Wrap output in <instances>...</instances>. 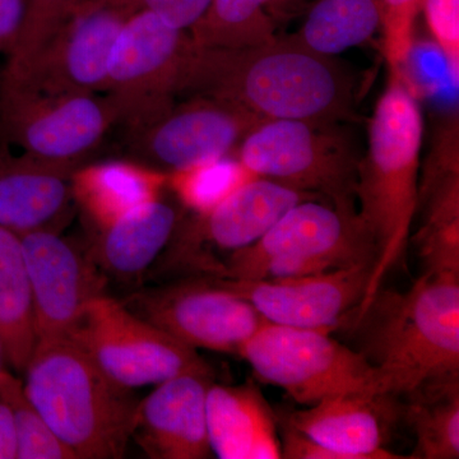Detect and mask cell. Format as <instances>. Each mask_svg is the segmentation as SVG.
<instances>
[{
    "label": "cell",
    "mask_w": 459,
    "mask_h": 459,
    "mask_svg": "<svg viewBox=\"0 0 459 459\" xmlns=\"http://www.w3.org/2000/svg\"><path fill=\"white\" fill-rule=\"evenodd\" d=\"M0 400L13 416L17 459H75L26 394L23 380L0 369Z\"/></svg>",
    "instance_id": "obj_29"
},
{
    "label": "cell",
    "mask_w": 459,
    "mask_h": 459,
    "mask_svg": "<svg viewBox=\"0 0 459 459\" xmlns=\"http://www.w3.org/2000/svg\"><path fill=\"white\" fill-rule=\"evenodd\" d=\"M26 394L75 459H117L132 440L140 401L69 338L36 344Z\"/></svg>",
    "instance_id": "obj_4"
},
{
    "label": "cell",
    "mask_w": 459,
    "mask_h": 459,
    "mask_svg": "<svg viewBox=\"0 0 459 459\" xmlns=\"http://www.w3.org/2000/svg\"><path fill=\"white\" fill-rule=\"evenodd\" d=\"M68 338L108 377L129 389L156 385L180 374H212L197 350L105 294L87 304Z\"/></svg>",
    "instance_id": "obj_9"
},
{
    "label": "cell",
    "mask_w": 459,
    "mask_h": 459,
    "mask_svg": "<svg viewBox=\"0 0 459 459\" xmlns=\"http://www.w3.org/2000/svg\"><path fill=\"white\" fill-rule=\"evenodd\" d=\"M104 93L51 95L0 86V142L40 159L84 164L131 115L126 100Z\"/></svg>",
    "instance_id": "obj_8"
},
{
    "label": "cell",
    "mask_w": 459,
    "mask_h": 459,
    "mask_svg": "<svg viewBox=\"0 0 459 459\" xmlns=\"http://www.w3.org/2000/svg\"><path fill=\"white\" fill-rule=\"evenodd\" d=\"M72 186L75 207L99 231L161 198L168 188V172L132 159L108 160L78 166Z\"/></svg>",
    "instance_id": "obj_21"
},
{
    "label": "cell",
    "mask_w": 459,
    "mask_h": 459,
    "mask_svg": "<svg viewBox=\"0 0 459 459\" xmlns=\"http://www.w3.org/2000/svg\"><path fill=\"white\" fill-rule=\"evenodd\" d=\"M212 374L186 373L156 385L138 403L132 440L152 459H204L212 455L207 392Z\"/></svg>",
    "instance_id": "obj_17"
},
{
    "label": "cell",
    "mask_w": 459,
    "mask_h": 459,
    "mask_svg": "<svg viewBox=\"0 0 459 459\" xmlns=\"http://www.w3.org/2000/svg\"><path fill=\"white\" fill-rule=\"evenodd\" d=\"M27 0H0V54L13 49L25 25Z\"/></svg>",
    "instance_id": "obj_35"
},
{
    "label": "cell",
    "mask_w": 459,
    "mask_h": 459,
    "mask_svg": "<svg viewBox=\"0 0 459 459\" xmlns=\"http://www.w3.org/2000/svg\"><path fill=\"white\" fill-rule=\"evenodd\" d=\"M263 122L225 100L193 95L123 124L124 146L132 160L170 172L234 155L241 141Z\"/></svg>",
    "instance_id": "obj_10"
},
{
    "label": "cell",
    "mask_w": 459,
    "mask_h": 459,
    "mask_svg": "<svg viewBox=\"0 0 459 459\" xmlns=\"http://www.w3.org/2000/svg\"><path fill=\"white\" fill-rule=\"evenodd\" d=\"M111 2H119L124 3V4L132 5V7H134L137 9V5H135V0H111ZM138 11V9H137Z\"/></svg>",
    "instance_id": "obj_37"
},
{
    "label": "cell",
    "mask_w": 459,
    "mask_h": 459,
    "mask_svg": "<svg viewBox=\"0 0 459 459\" xmlns=\"http://www.w3.org/2000/svg\"><path fill=\"white\" fill-rule=\"evenodd\" d=\"M279 421V420H277ZM282 422V421H279ZM281 458L285 459H346L343 455L316 443L307 435L282 422Z\"/></svg>",
    "instance_id": "obj_34"
},
{
    "label": "cell",
    "mask_w": 459,
    "mask_h": 459,
    "mask_svg": "<svg viewBox=\"0 0 459 459\" xmlns=\"http://www.w3.org/2000/svg\"><path fill=\"white\" fill-rule=\"evenodd\" d=\"M355 325L389 395L458 377L459 273L424 272L406 291L379 290Z\"/></svg>",
    "instance_id": "obj_3"
},
{
    "label": "cell",
    "mask_w": 459,
    "mask_h": 459,
    "mask_svg": "<svg viewBox=\"0 0 459 459\" xmlns=\"http://www.w3.org/2000/svg\"><path fill=\"white\" fill-rule=\"evenodd\" d=\"M373 267L361 263L287 279L210 280L243 298L273 325L332 331L361 304Z\"/></svg>",
    "instance_id": "obj_16"
},
{
    "label": "cell",
    "mask_w": 459,
    "mask_h": 459,
    "mask_svg": "<svg viewBox=\"0 0 459 459\" xmlns=\"http://www.w3.org/2000/svg\"><path fill=\"white\" fill-rule=\"evenodd\" d=\"M78 162L13 155L0 144V226L18 237L41 230L62 231L74 214Z\"/></svg>",
    "instance_id": "obj_18"
},
{
    "label": "cell",
    "mask_w": 459,
    "mask_h": 459,
    "mask_svg": "<svg viewBox=\"0 0 459 459\" xmlns=\"http://www.w3.org/2000/svg\"><path fill=\"white\" fill-rule=\"evenodd\" d=\"M212 0H135L138 11L151 12L175 29L190 31Z\"/></svg>",
    "instance_id": "obj_33"
},
{
    "label": "cell",
    "mask_w": 459,
    "mask_h": 459,
    "mask_svg": "<svg viewBox=\"0 0 459 459\" xmlns=\"http://www.w3.org/2000/svg\"><path fill=\"white\" fill-rule=\"evenodd\" d=\"M299 0H212L204 16L190 29L199 48L243 49L277 38L281 18Z\"/></svg>",
    "instance_id": "obj_24"
},
{
    "label": "cell",
    "mask_w": 459,
    "mask_h": 459,
    "mask_svg": "<svg viewBox=\"0 0 459 459\" xmlns=\"http://www.w3.org/2000/svg\"><path fill=\"white\" fill-rule=\"evenodd\" d=\"M422 9L435 44L448 63L455 82L459 69V0H424Z\"/></svg>",
    "instance_id": "obj_32"
},
{
    "label": "cell",
    "mask_w": 459,
    "mask_h": 459,
    "mask_svg": "<svg viewBox=\"0 0 459 459\" xmlns=\"http://www.w3.org/2000/svg\"><path fill=\"white\" fill-rule=\"evenodd\" d=\"M376 246L358 210L309 199L290 208L255 243L230 253L207 279L310 276L361 263L376 264Z\"/></svg>",
    "instance_id": "obj_5"
},
{
    "label": "cell",
    "mask_w": 459,
    "mask_h": 459,
    "mask_svg": "<svg viewBox=\"0 0 459 459\" xmlns=\"http://www.w3.org/2000/svg\"><path fill=\"white\" fill-rule=\"evenodd\" d=\"M424 0H380L383 53L391 71L406 63L415 45V25Z\"/></svg>",
    "instance_id": "obj_31"
},
{
    "label": "cell",
    "mask_w": 459,
    "mask_h": 459,
    "mask_svg": "<svg viewBox=\"0 0 459 459\" xmlns=\"http://www.w3.org/2000/svg\"><path fill=\"white\" fill-rule=\"evenodd\" d=\"M424 119L418 98L400 72L391 71L368 129V150L359 162L356 201L377 250L376 264L356 319L369 307L383 281L407 249L418 211L419 168Z\"/></svg>",
    "instance_id": "obj_2"
},
{
    "label": "cell",
    "mask_w": 459,
    "mask_h": 459,
    "mask_svg": "<svg viewBox=\"0 0 459 459\" xmlns=\"http://www.w3.org/2000/svg\"><path fill=\"white\" fill-rule=\"evenodd\" d=\"M38 344L31 283L22 241L0 226V350L23 373Z\"/></svg>",
    "instance_id": "obj_23"
},
{
    "label": "cell",
    "mask_w": 459,
    "mask_h": 459,
    "mask_svg": "<svg viewBox=\"0 0 459 459\" xmlns=\"http://www.w3.org/2000/svg\"><path fill=\"white\" fill-rule=\"evenodd\" d=\"M81 0H27L25 25L7 54L0 84H13L25 74L39 51L74 13Z\"/></svg>",
    "instance_id": "obj_30"
},
{
    "label": "cell",
    "mask_w": 459,
    "mask_h": 459,
    "mask_svg": "<svg viewBox=\"0 0 459 459\" xmlns=\"http://www.w3.org/2000/svg\"><path fill=\"white\" fill-rule=\"evenodd\" d=\"M338 124L265 120L238 144L234 156L256 177L325 197L356 210L359 159Z\"/></svg>",
    "instance_id": "obj_7"
},
{
    "label": "cell",
    "mask_w": 459,
    "mask_h": 459,
    "mask_svg": "<svg viewBox=\"0 0 459 459\" xmlns=\"http://www.w3.org/2000/svg\"><path fill=\"white\" fill-rule=\"evenodd\" d=\"M123 303L195 350L238 353L267 322L243 298L205 277H186L141 290Z\"/></svg>",
    "instance_id": "obj_12"
},
{
    "label": "cell",
    "mask_w": 459,
    "mask_h": 459,
    "mask_svg": "<svg viewBox=\"0 0 459 459\" xmlns=\"http://www.w3.org/2000/svg\"><path fill=\"white\" fill-rule=\"evenodd\" d=\"M137 11L111 0H81L74 13L13 84L51 95L104 93L108 60L124 22Z\"/></svg>",
    "instance_id": "obj_14"
},
{
    "label": "cell",
    "mask_w": 459,
    "mask_h": 459,
    "mask_svg": "<svg viewBox=\"0 0 459 459\" xmlns=\"http://www.w3.org/2000/svg\"><path fill=\"white\" fill-rule=\"evenodd\" d=\"M329 332L265 322L238 355L259 379L280 386L305 407L347 395L388 397L385 377L367 356Z\"/></svg>",
    "instance_id": "obj_6"
},
{
    "label": "cell",
    "mask_w": 459,
    "mask_h": 459,
    "mask_svg": "<svg viewBox=\"0 0 459 459\" xmlns=\"http://www.w3.org/2000/svg\"><path fill=\"white\" fill-rule=\"evenodd\" d=\"M380 25V0H318L292 36L307 49L334 56L369 42Z\"/></svg>",
    "instance_id": "obj_25"
},
{
    "label": "cell",
    "mask_w": 459,
    "mask_h": 459,
    "mask_svg": "<svg viewBox=\"0 0 459 459\" xmlns=\"http://www.w3.org/2000/svg\"><path fill=\"white\" fill-rule=\"evenodd\" d=\"M385 398H329L305 409L281 411L276 418L346 459L407 458L385 449V425L380 418Z\"/></svg>",
    "instance_id": "obj_19"
},
{
    "label": "cell",
    "mask_w": 459,
    "mask_h": 459,
    "mask_svg": "<svg viewBox=\"0 0 459 459\" xmlns=\"http://www.w3.org/2000/svg\"><path fill=\"white\" fill-rule=\"evenodd\" d=\"M38 342L68 338L84 307L104 294V276L90 255L59 231L41 230L21 237Z\"/></svg>",
    "instance_id": "obj_15"
},
{
    "label": "cell",
    "mask_w": 459,
    "mask_h": 459,
    "mask_svg": "<svg viewBox=\"0 0 459 459\" xmlns=\"http://www.w3.org/2000/svg\"><path fill=\"white\" fill-rule=\"evenodd\" d=\"M0 459H17V435L13 416L4 401L0 400Z\"/></svg>",
    "instance_id": "obj_36"
},
{
    "label": "cell",
    "mask_w": 459,
    "mask_h": 459,
    "mask_svg": "<svg viewBox=\"0 0 459 459\" xmlns=\"http://www.w3.org/2000/svg\"><path fill=\"white\" fill-rule=\"evenodd\" d=\"M181 216L160 198L96 231L90 255L102 274L134 280L146 273L170 243Z\"/></svg>",
    "instance_id": "obj_22"
},
{
    "label": "cell",
    "mask_w": 459,
    "mask_h": 459,
    "mask_svg": "<svg viewBox=\"0 0 459 459\" xmlns=\"http://www.w3.org/2000/svg\"><path fill=\"white\" fill-rule=\"evenodd\" d=\"M407 416L416 434V449L410 458L459 457L458 377L421 386L410 394Z\"/></svg>",
    "instance_id": "obj_26"
},
{
    "label": "cell",
    "mask_w": 459,
    "mask_h": 459,
    "mask_svg": "<svg viewBox=\"0 0 459 459\" xmlns=\"http://www.w3.org/2000/svg\"><path fill=\"white\" fill-rule=\"evenodd\" d=\"M255 178L237 157L229 155L168 172V188L184 208L201 216Z\"/></svg>",
    "instance_id": "obj_28"
},
{
    "label": "cell",
    "mask_w": 459,
    "mask_h": 459,
    "mask_svg": "<svg viewBox=\"0 0 459 459\" xmlns=\"http://www.w3.org/2000/svg\"><path fill=\"white\" fill-rule=\"evenodd\" d=\"M355 80L294 36L243 49L199 48L183 93L225 100L263 120L340 124L355 119Z\"/></svg>",
    "instance_id": "obj_1"
},
{
    "label": "cell",
    "mask_w": 459,
    "mask_h": 459,
    "mask_svg": "<svg viewBox=\"0 0 459 459\" xmlns=\"http://www.w3.org/2000/svg\"><path fill=\"white\" fill-rule=\"evenodd\" d=\"M427 204V219L416 235L424 272L459 273V177L429 189L419 204Z\"/></svg>",
    "instance_id": "obj_27"
},
{
    "label": "cell",
    "mask_w": 459,
    "mask_h": 459,
    "mask_svg": "<svg viewBox=\"0 0 459 459\" xmlns=\"http://www.w3.org/2000/svg\"><path fill=\"white\" fill-rule=\"evenodd\" d=\"M197 50L189 31L168 25L151 12L140 9L129 16L115 39L105 83V92L120 96L131 107V117L123 124L181 95Z\"/></svg>",
    "instance_id": "obj_13"
},
{
    "label": "cell",
    "mask_w": 459,
    "mask_h": 459,
    "mask_svg": "<svg viewBox=\"0 0 459 459\" xmlns=\"http://www.w3.org/2000/svg\"><path fill=\"white\" fill-rule=\"evenodd\" d=\"M211 448L221 459H279L276 413L255 385H211L207 392Z\"/></svg>",
    "instance_id": "obj_20"
},
{
    "label": "cell",
    "mask_w": 459,
    "mask_h": 459,
    "mask_svg": "<svg viewBox=\"0 0 459 459\" xmlns=\"http://www.w3.org/2000/svg\"><path fill=\"white\" fill-rule=\"evenodd\" d=\"M0 355H2V350H0Z\"/></svg>",
    "instance_id": "obj_38"
},
{
    "label": "cell",
    "mask_w": 459,
    "mask_h": 459,
    "mask_svg": "<svg viewBox=\"0 0 459 459\" xmlns=\"http://www.w3.org/2000/svg\"><path fill=\"white\" fill-rule=\"evenodd\" d=\"M318 195L255 178L211 212L180 220L170 243L159 256L162 272L204 277L213 250L235 252L255 243L294 205Z\"/></svg>",
    "instance_id": "obj_11"
}]
</instances>
